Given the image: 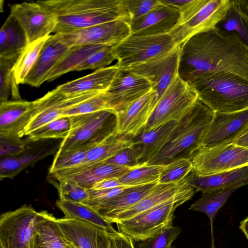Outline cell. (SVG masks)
<instances>
[{
    "label": "cell",
    "instance_id": "obj_4",
    "mask_svg": "<svg viewBox=\"0 0 248 248\" xmlns=\"http://www.w3.org/2000/svg\"><path fill=\"white\" fill-rule=\"evenodd\" d=\"M190 84L198 98L214 112L231 113L248 108V81L236 75L206 73Z\"/></svg>",
    "mask_w": 248,
    "mask_h": 248
},
{
    "label": "cell",
    "instance_id": "obj_37",
    "mask_svg": "<svg viewBox=\"0 0 248 248\" xmlns=\"http://www.w3.org/2000/svg\"><path fill=\"white\" fill-rule=\"evenodd\" d=\"M48 37L28 44L20 53L14 68V77L17 84H24Z\"/></svg>",
    "mask_w": 248,
    "mask_h": 248
},
{
    "label": "cell",
    "instance_id": "obj_18",
    "mask_svg": "<svg viewBox=\"0 0 248 248\" xmlns=\"http://www.w3.org/2000/svg\"><path fill=\"white\" fill-rule=\"evenodd\" d=\"M158 100L156 92L152 90L124 109L118 111L116 133L131 139L145 127Z\"/></svg>",
    "mask_w": 248,
    "mask_h": 248
},
{
    "label": "cell",
    "instance_id": "obj_50",
    "mask_svg": "<svg viewBox=\"0 0 248 248\" xmlns=\"http://www.w3.org/2000/svg\"><path fill=\"white\" fill-rule=\"evenodd\" d=\"M102 163L131 168L143 165L140 164L136 153L131 146L123 149Z\"/></svg>",
    "mask_w": 248,
    "mask_h": 248
},
{
    "label": "cell",
    "instance_id": "obj_54",
    "mask_svg": "<svg viewBox=\"0 0 248 248\" xmlns=\"http://www.w3.org/2000/svg\"><path fill=\"white\" fill-rule=\"evenodd\" d=\"M248 149V126L233 143Z\"/></svg>",
    "mask_w": 248,
    "mask_h": 248
},
{
    "label": "cell",
    "instance_id": "obj_51",
    "mask_svg": "<svg viewBox=\"0 0 248 248\" xmlns=\"http://www.w3.org/2000/svg\"><path fill=\"white\" fill-rule=\"evenodd\" d=\"M123 186L108 189H88L89 197L85 204L94 208L103 202L117 196L123 192L126 187Z\"/></svg>",
    "mask_w": 248,
    "mask_h": 248
},
{
    "label": "cell",
    "instance_id": "obj_47",
    "mask_svg": "<svg viewBox=\"0 0 248 248\" xmlns=\"http://www.w3.org/2000/svg\"><path fill=\"white\" fill-rule=\"evenodd\" d=\"M208 0H160L163 4L179 10L181 18L179 25L188 20L206 3Z\"/></svg>",
    "mask_w": 248,
    "mask_h": 248
},
{
    "label": "cell",
    "instance_id": "obj_25",
    "mask_svg": "<svg viewBox=\"0 0 248 248\" xmlns=\"http://www.w3.org/2000/svg\"><path fill=\"white\" fill-rule=\"evenodd\" d=\"M47 140L31 141L28 140L27 146L22 153L15 156L1 157L0 180L13 178L29 166L53 154L54 149L46 145Z\"/></svg>",
    "mask_w": 248,
    "mask_h": 248
},
{
    "label": "cell",
    "instance_id": "obj_14",
    "mask_svg": "<svg viewBox=\"0 0 248 248\" xmlns=\"http://www.w3.org/2000/svg\"><path fill=\"white\" fill-rule=\"evenodd\" d=\"M179 52L180 46H177L161 56L123 70L149 81L159 99L178 75Z\"/></svg>",
    "mask_w": 248,
    "mask_h": 248
},
{
    "label": "cell",
    "instance_id": "obj_27",
    "mask_svg": "<svg viewBox=\"0 0 248 248\" xmlns=\"http://www.w3.org/2000/svg\"><path fill=\"white\" fill-rule=\"evenodd\" d=\"M176 123L175 121H170L153 129H142L130 139L131 147L140 165L147 164L162 149Z\"/></svg>",
    "mask_w": 248,
    "mask_h": 248
},
{
    "label": "cell",
    "instance_id": "obj_19",
    "mask_svg": "<svg viewBox=\"0 0 248 248\" xmlns=\"http://www.w3.org/2000/svg\"><path fill=\"white\" fill-rule=\"evenodd\" d=\"M100 93H102L91 92L67 94L61 92L57 88L48 92L40 98L41 109L26 127L25 136L62 116L63 112L67 108Z\"/></svg>",
    "mask_w": 248,
    "mask_h": 248
},
{
    "label": "cell",
    "instance_id": "obj_6",
    "mask_svg": "<svg viewBox=\"0 0 248 248\" xmlns=\"http://www.w3.org/2000/svg\"><path fill=\"white\" fill-rule=\"evenodd\" d=\"M195 193V189L192 187L183 194L133 217L116 223L119 232L130 236L134 243L154 236L168 225L172 224L176 209L191 199Z\"/></svg>",
    "mask_w": 248,
    "mask_h": 248
},
{
    "label": "cell",
    "instance_id": "obj_38",
    "mask_svg": "<svg viewBox=\"0 0 248 248\" xmlns=\"http://www.w3.org/2000/svg\"><path fill=\"white\" fill-rule=\"evenodd\" d=\"M71 128L69 116H61L32 131L28 140L35 141L46 140L64 139Z\"/></svg>",
    "mask_w": 248,
    "mask_h": 248
},
{
    "label": "cell",
    "instance_id": "obj_5",
    "mask_svg": "<svg viewBox=\"0 0 248 248\" xmlns=\"http://www.w3.org/2000/svg\"><path fill=\"white\" fill-rule=\"evenodd\" d=\"M69 117L71 130L61 142L57 155L82 149L91 150L116 132L117 114L110 109Z\"/></svg>",
    "mask_w": 248,
    "mask_h": 248
},
{
    "label": "cell",
    "instance_id": "obj_17",
    "mask_svg": "<svg viewBox=\"0 0 248 248\" xmlns=\"http://www.w3.org/2000/svg\"><path fill=\"white\" fill-rule=\"evenodd\" d=\"M248 126V108L231 113L214 112L202 147L233 143Z\"/></svg>",
    "mask_w": 248,
    "mask_h": 248
},
{
    "label": "cell",
    "instance_id": "obj_34",
    "mask_svg": "<svg viewBox=\"0 0 248 248\" xmlns=\"http://www.w3.org/2000/svg\"><path fill=\"white\" fill-rule=\"evenodd\" d=\"M56 205L63 212L65 217L87 221L104 229L112 235H116L119 232L114 229L111 223L105 219L96 211L87 204L59 199L56 201Z\"/></svg>",
    "mask_w": 248,
    "mask_h": 248
},
{
    "label": "cell",
    "instance_id": "obj_29",
    "mask_svg": "<svg viewBox=\"0 0 248 248\" xmlns=\"http://www.w3.org/2000/svg\"><path fill=\"white\" fill-rule=\"evenodd\" d=\"M157 183L128 186L120 194L93 208L108 222L116 215L138 202L150 193Z\"/></svg>",
    "mask_w": 248,
    "mask_h": 248
},
{
    "label": "cell",
    "instance_id": "obj_2",
    "mask_svg": "<svg viewBox=\"0 0 248 248\" xmlns=\"http://www.w3.org/2000/svg\"><path fill=\"white\" fill-rule=\"evenodd\" d=\"M57 19L54 33H66L118 19L131 22L124 0H38Z\"/></svg>",
    "mask_w": 248,
    "mask_h": 248
},
{
    "label": "cell",
    "instance_id": "obj_42",
    "mask_svg": "<svg viewBox=\"0 0 248 248\" xmlns=\"http://www.w3.org/2000/svg\"><path fill=\"white\" fill-rule=\"evenodd\" d=\"M181 232V228L170 224L154 236L134 243L135 248H172V243Z\"/></svg>",
    "mask_w": 248,
    "mask_h": 248
},
{
    "label": "cell",
    "instance_id": "obj_13",
    "mask_svg": "<svg viewBox=\"0 0 248 248\" xmlns=\"http://www.w3.org/2000/svg\"><path fill=\"white\" fill-rule=\"evenodd\" d=\"M231 3V0H208L194 15L169 34L180 46L193 35L216 27L224 18Z\"/></svg>",
    "mask_w": 248,
    "mask_h": 248
},
{
    "label": "cell",
    "instance_id": "obj_46",
    "mask_svg": "<svg viewBox=\"0 0 248 248\" xmlns=\"http://www.w3.org/2000/svg\"><path fill=\"white\" fill-rule=\"evenodd\" d=\"M89 150L88 149H82L60 155H55L49 169V174L82 164Z\"/></svg>",
    "mask_w": 248,
    "mask_h": 248
},
{
    "label": "cell",
    "instance_id": "obj_28",
    "mask_svg": "<svg viewBox=\"0 0 248 248\" xmlns=\"http://www.w3.org/2000/svg\"><path fill=\"white\" fill-rule=\"evenodd\" d=\"M120 68L116 64L98 69L93 72L59 85L57 88L67 94L87 92H105L109 87Z\"/></svg>",
    "mask_w": 248,
    "mask_h": 248
},
{
    "label": "cell",
    "instance_id": "obj_16",
    "mask_svg": "<svg viewBox=\"0 0 248 248\" xmlns=\"http://www.w3.org/2000/svg\"><path fill=\"white\" fill-rule=\"evenodd\" d=\"M62 236L72 248H110L112 235L104 229L82 220L57 218Z\"/></svg>",
    "mask_w": 248,
    "mask_h": 248
},
{
    "label": "cell",
    "instance_id": "obj_30",
    "mask_svg": "<svg viewBox=\"0 0 248 248\" xmlns=\"http://www.w3.org/2000/svg\"><path fill=\"white\" fill-rule=\"evenodd\" d=\"M28 44L23 29L16 18L10 14L0 31V57L20 55Z\"/></svg>",
    "mask_w": 248,
    "mask_h": 248
},
{
    "label": "cell",
    "instance_id": "obj_26",
    "mask_svg": "<svg viewBox=\"0 0 248 248\" xmlns=\"http://www.w3.org/2000/svg\"><path fill=\"white\" fill-rule=\"evenodd\" d=\"M188 184L196 192L221 188H240L248 184V165L209 175L199 176L192 171L186 177Z\"/></svg>",
    "mask_w": 248,
    "mask_h": 248
},
{
    "label": "cell",
    "instance_id": "obj_7",
    "mask_svg": "<svg viewBox=\"0 0 248 248\" xmlns=\"http://www.w3.org/2000/svg\"><path fill=\"white\" fill-rule=\"evenodd\" d=\"M177 46L170 34H131L112 48L117 61L116 64L123 70L161 56Z\"/></svg>",
    "mask_w": 248,
    "mask_h": 248
},
{
    "label": "cell",
    "instance_id": "obj_31",
    "mask_svg": "<svg viewBox=\"0 0 248 248\" xmlns=\"http://www.w3.org/2000/svg\"><path fill=\"white\" fill-rule=\"evenodd\" d=\"M30 248H72L63 238L57 218L50 214L40 222L33 234Z\"/></svg>",
    "mask_w": 248,
    "mask_h": 248
},
{
    "label": "cell",
    "instance_id": "obj_53",
    "mask_svg": "<svg viewBox=\"0 0 248 248\" xmlns=\"http://www.w3.org/2000/svg\"><path fill=\"white\" fill-rule=\"evenodd\" d=\"M126 186L121 184L117 178H109L96 183L91 189L95 190L108 189Z\"/></svg>",
    "mask_w": 248,
    "mask_h": 248
},
{
    "label": "cell",
    "instance_id": "obj_41",
    "mask_svg": "<svg viewBox=\"0 0 248 248\" xmlns=\"http://www.w3.org/2000/svg\"><path fill=\"white\" fill-rule=\"evenodd\" d=\"M191 159H181L164 166L158 183L172 184L184 179L192 171Z\"/></svg>",
    "mask_w": 248,
    "mask_h": 248
},
{
    "label": "cell",
    "instance_id": "obj_12",
    "mask_svg": "<svg viewBox=\"0 0 248 248\" xmlns=\"http://www.w3.org/2000/svg\"><path fill=\"white\" fill-rule=\"evenodd\" d=\"M10 14L23 29L28 44L50 35L57 24L56 16L38 1L14 4Z\"/></svg>",
    "mask_w": 248,
    "mask_h": 248
},
{
    "label": "cell",
    "instance_id": "obj_11",
    "mask_svg": "<svg viewBox=\"0 0 248 248\" xmlns=\"http://www.w3.org/2000/svg\"><path fill=\"white\" fill-rule=\"evenodd\" d=\"M69 47L82 45L113 46L131 34L130 23L123 19L101 23L66 33H58Z\"/></svg>",
    "mask_w": 248,
    "mask_h": 248
},
{
    "label": "cell",
    "instance_id": "obj_55",
    "mask_svg": "<svg viewBox=\"0 0 248 248\" xmlns=\"http://www.w3.org/2000/svg\"><path fill=\"white\" fill-rule=\"evenodd\" d=\"M239 228L248 239V217L240 222Z\"/></svg>",
    "mask_w": 248,
    "mask_h": 248
},
{
    "label": "cell",
    "instance_id": "obj_3",
    "mask_svg": "<svg viewBox=\"0 0 248 248\" xmlns=\"http://www.w3.org/2000/svg\"><path fill=\"white\" fill-rule=\"evenodd\" d=\"M214 114L213 110L198 98L177 122L162 149L147 164L165 165L178 159H191L202 147Z\"/></svg>",
    "mask_w": 248,
    "mask_h": 248
},
{
    "label": "cell",
    "instance_id": "obj_40",
    "mask_svg": "<svg viewBox=\"0 0 248 248\" xmlns=\"http://www.w3.org/2000/svg\"><path fill=\"white\" fill-rule=\"evenodd\" d=\"M20 55L0 57V103L8 101L12 88L18 85L14 77V68Z\"/></svg>",
    "mask_w": 248,
    "mask_h": 248
},
{
    "label": "cell",
    "instance_id": "obj_56",
    "mask_svg": "<svg viewBox=\"0 0 248 248\" xmlns=\"http://www.w3.org/2000/svg\"><path fill=\"white\" fill-rule=\"evenodd\" d=\"M215 248L214 243H213V242H212V248Z\"/></svg>",
    "mask_w": 248,
    "mask_h": 248
},
{
    "label": "cell",
    "instance_id": "obj_48",
    "mask_svg": "<svg viewBox=\"0 0 248 248\" xmlns=\"http://www.w3.org/2000/svg\"><path fill=\"white\" fill-rule=\"evenodd\" d=\"M28 140L9 134H0V157L15 156L22 153L25 150Z\"/></svg>",
    "mask_w": 248,
    "mask_h": 248
},
{
    "label": "cell",
    "instance_id": "obj_49",
    "mask_svg": "<svg viewBox=\"0 0 248 248\" xmlns=\"http://www.w3.org/2000/svg\"><path fill=\"white\" fill-rule=\"evenodd\" d=\"M124 1L129 15L131 22L139 19L162 4L160 0Z\"/></svg>",
    "mask_w": 248,
    "mask_h": 248
},
{
    "label": "cell",
    "instance_id": "obj_39",
    "mask_svg": "<svg viewBox=\"0 0 248 248\" xmlns=\"http://www.w3.org/2000/svg\"><path fill=\"white\" fill-rule=\"evenodd\" d=\"M164 166L145 164L131 169L118 179L121 184L126 186H136L158 183Z\"/></svg>",
    "mask_w": 248,
    "mask_h": 248
},
{
    "label": "cell",
    "instance_id": "obj_35",
    "mask_svg": "<svg viewBox=\"0 0 248 248\" xmlns=\"http://www.w3.org/2000/svg\"><path fill=\"white\" fill-rule=\"evenodd\" d=\"M131 145L130 139L114 133L89 150L84 163L74 168H81L102 163Z\"/></svg>",
    "mask_w": 248,
    "mask_h": 248
},
{
    "label": "cell",
    "instance_id": "obj_36",
    "mask_svg": "<svg viewBox=\"0 0 248 248\" xmlns=\"http://www.w3.org/2000/svg\"><path fill=\"white\" fill-rule=\"evenodd\" d=\"M237 189L230 187L202 192L201 197L192 204L189 209L207 215L210 221L213 234V223L216 215Z\"/></svg>",
    "mask_w": 248,
    "mask_h": 248
},
{
    "label": "cell",
    "instance_id": "obj_23",
    "mask_svg": "<svg viewBox=\"0 0 248 248\" xmlns=\"http://www.w3.org/2000/svg\"><path fill=\"white\" fill-rule=\"evenodd\" d=\"M192 187L188 184L186 177L175 183H157L145 197L133 206L111 218L108 222L117 223L133 217L140 213L183 194Z\"/></svg>",
    "mask_w": 248,
    "mask_h": 248
},
{
    "label": "cell",
    "instance_id": "obj_20",
    "mask_svg": "<svg viewBox=\"0 0 248 248\" xmlns=\"http://www.w3.org/2000/svg\"><path fill=\"white\" fill-rule=\"evenodd\" d=\"M40 109L38 99L0 103V134L13 135L22 138L32 119Z\"/></svg>",
    "mask_w": 248,
    "mask_h": 248
},
{
    "label": "cell",
    "instance_id": "obj_45",
    "mask_svg": "<svg viewBox=\"0 0 248 248\" xmlns=\"http://www.w3.org/2000/svg\"><path fill=\"white\" fill-rule=\"evenodd\" d=\"M115 60L116 58L112 46H104L88 56L76 71L105 68Z\"/></svg>",
    "mask_w": 248,
    "mask_h": 248
},
{
    "label": "cell",
    "instance_id": "obj_22",
    "mask_svg": "<svg viewBox=\"0 0 248 248\" xmlns=\"http://www.w3.org/2000/svg\"><path fill=\"white\" fill-rule=\"evenodd\" d=\"M132 169L101 163L81 168H73L57 171L51 175L55 180L69 179L89 189L96 183L104 179L119 178Z\"/></svg>",
    "mask_w": 248,
    "mask_h": 248
},
{
    "label": "cell",
    "instance_id": "obj_15",
    "mask_svg": "<svg viewBox=\"0 0 248 248\" xmlns=\"http://www.w3.org/2000/svg\"><path fill=\"white\" fill-rule=\"evenodd\" d=\"M152 90L147 79L130 72L119 69L105 92L107 108L116 112L126 108Z\"/></svg>",
    "mask_w": 248,
    "mask_h": 248
},
{
    "label": "cell",
    "instance_id": "obj_1",
    "mask_svg": "<svg viewBox=\"0 0 248 248\" xmlns=\"http://www.w3.org/2000/svg\"><path fill=\"white\" fill-rule=\"evenodd\" d=\"M209 73H225L248 81V48L234 32L218 26L196 34L180 45L178 76L191 83Z\"/></svg>",
    "mask_w": 248,
    "mask_h": 248
},
{
    "label": "cell",
    "instance_id": "obj_52",
    "mask_svg": "<svg viewBox=\"0 0 248 248\" xmlns=\"http://www.w3.org/2000/svg\"><path fill=\"white\" fill-rule=\"evenodd\" d=\"M110 248H135V245L130 236L119 232L111 236Z\"/></svg>",
    "mask_w": 248,
    "mask_h": 248
},
{
    "label": "cell",
    "instance_id": "obj_43",
    "mask_svg": "<svg viewBox=\"0 0 248 248\" xmlns=\"http://www.w3.org/2000/svg\"><path fill=\"white\" fill-rule=\"evenodd\" d=\"M56 186L60 199L63 201L85 203L89 197L88 189L69 179H58Z\"/></svg>",
    "mask_w": 248,
    "mask_h": 248
},
{
    "label": "cell",
    "instance_id": "obj_8",
    "mask_svg": "<svg viewBox=\"0 0 248 248\" xmlns=\"http://www.w3.org/2000/svg\"><path fill=\"white\" fill-rule=\"evenodd\" d=\"M49 214L46 211L38 212L27 205L2 214L0 248H30L36 227Z\"/></svg>",
    "mask_w": 248,
    "mask_h": 248
},
{
    "label": "cell",
    "instance_id": "obj_24",
    "mask_svg": "<svg viewBox=\"0 0 248 248\" xmlns=\"http://www.w3.org/2000/svg\"><path fill=\"white\" fill-rule=\"evenodd\" d=\"M69 48L61 40L58 33L49 35L37 61L25 79L24 84L35 87H40Z\"/></svg>",
    "mask_w": 248,
    "mask_h": 248
},
{
    "label": "cell",
    "instance_id": "obj_44",
    "mask_svg": "<svg viewBox=\"0 0 248 248\" xmlns=\"http://www.w3.org/2000/svg\"><path fill=\"white\" fill-rule=\"evenodd\" d=\"M107 108L106 92L100 93L65 109L62 116L90 113Z\"/></svg>",
    "mask_w": 248,
    "mask_h": 248
},
{
    "label": "cell",
    "instance_id": "obj_21",
    "mask_svg": "<svg viewBox=\"0 0 248 248\" xmlns=\"http://www.w3.org/2000/svg\"><path fill=\"white\" fill-rule=\"evenodd\" d=\"M180 18L178 9L162 3L143 16L131 22V34L142 35L169 34L179 24Z\"/></svg>",
    "mask_w": 248,
    "mask_h": 248
},
{
    "label": "cell",
    "instance_id": "obj_9",
    "mask_svg": "<svg viewBox=\"0 0 248 248\" xmlns=\"http://www.w3.org/2000/svg\"><path fill=\"white\" fill-rule=\"evenodd\" d=\"M193 87L177 75L158 99L146 126L151 130L170 121L178 122L198 99Z\"/></svg>",
    "mask_w": 248,
    "mask_h": 248
},
{
    "label": "cell",
    "instance_id": "obj_32",
    "mask_svg": "<svg viewBox=\"0 0 248 248\" xmlns=\"http://www.w3.org/2000/svg\"><path fill=\"white\" fill-rule=\"evenodd\" d=\"M217 26L235 33L248 48V0H231L224 18Z\"/></svg>",
    "mask_w": 248,
    "mask_h": 248
},
{
    "label": "cell",
    "instance_id": "obj_10",
    "mask_svg": "<svg viewBox=\"0 0 248 248\" xmlns=\"http://www.w3.org/2000/svg\"><path fill=\"white\" fill-rule=\"evenodd\" d=\"M191 161L197 175H212L248 166V149L234 143L202 147Z\"/></svg>",
    "mask_w": 248,
    "mask_h": 248
},
{
    "label": "cell",
    "instance_id": "obj_33",
    "mask_svg": "<svg viewBox=\"0 0 248 248\" xmlns=\"http://www.w3.org/2000/svg\"><path fill=\"white\" fill-rule=\"evenodd\" d=\"M106 46L82 45L71 46L47 75L45 81H52L69 72L76 71L78 66L93 52Z\"/></svg>",
    "mask_w": 248,
    "mask_h": 248
}]
</instances>
